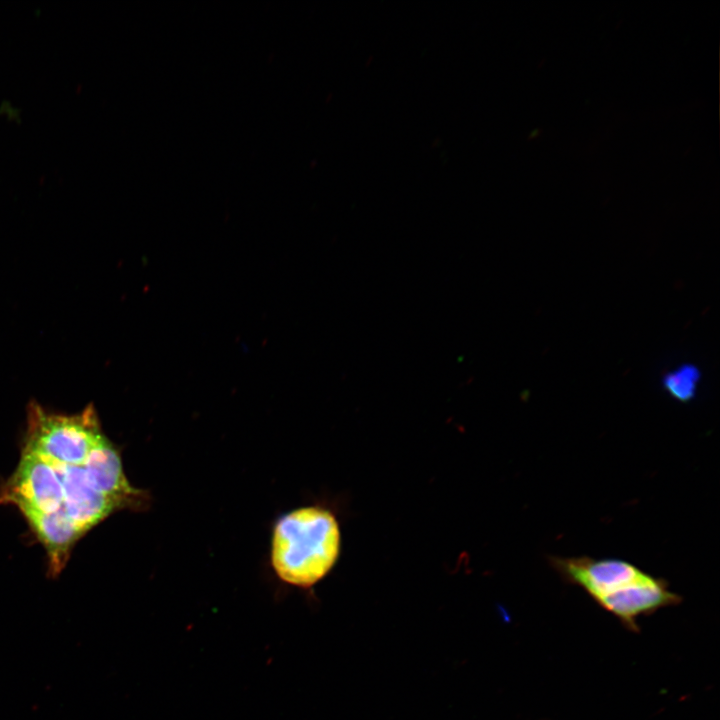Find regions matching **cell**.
<instances>
[{"label":"cell","instance_id":"1","mask_svg":"<svg viewBox=\"0 0 720 720\" xmlns=\"http://www.w3.org/2000/svg\"><path fill=\"white\" fill-rule=\"evenodd\" d=\"M341 548L336 512L322 505L305 506L285 514L275 525L272 565L285 583L310 588L335 567Z\"/></svg>","mask_w":720,"mask_h":720},{"label":"cell","instance_id":"9","mask_svg":"<svg viewBox=\"0 0 720 720\" xmlns=\"http://www.w3.org/2000/svg\"><path fill=\"white\" fill-rule=\"evenodd\" d=\"M699 380L698 368L691 364H684L664 376L663 386L672 398L687 402L694 398Z\"/></svg>","mask_w":720,"mask_h":720},{"label":"cell","instance_id":"5","mask_svg":"<svg viewBox=\"0 0 720 720\" xmlns=\"http://www.w3.org/2000/svg\"><path fill=\"white\" fill-rule=\"evenodd\" d=\"M50 463L62 481V507L84 534L111 513L124 509L116 500L91 487L81 465Z\"/></svg>","mask_w":720,"mask_h":720},{"label":"cell","instance_id":"6","mask_svg":"<svg viewBox=\"0 0 720 720\" xmlns=\"http://www.w3.org/2000/svg\"><path fill=\"white\" fill-rule=\"evenodd\" d=\"M81 466L91 487L116 500L124 509L146 505L148 496L129 484L119 453L106 437L93 448Z\"/></svg>","mask_w":720,"mask_h":720},{"label":"cell","instance_id":"2","mask_svg":"<svg viewBox=\"0 0 720 720\" xmlns=\"http://www.w3.org/2000/svg\"><path fill=\"white\" fill-rule=\"evenodd\" d=\"M104 437L92 406L75 415H60L33 402L28 407L23 450L52 463L80 466Z\"/></svg>","mask_w":720,"mask_h":720},{"label":"cell","instance_id":"3","mask_svg":"<svg viewBox=\"0 0 720 720\" xmlns=\"http://www.w3.org/2000/svg\"><path fill=\"white\" fill-rule=\"evenodd\" d=\"M63 501L62 481L54 466L42 456L23 450L15 472L0 490V503L53 512Z\"/></svg>","mask_w":720,"mask_h":720},{"label":"cell","instance_id":"7","mask_svg":"<svg viewBox=\"0 0 720 720\" xmlns=\"http://www.w3.org/2000/svg\"><path fill=\"white\" fill-rule=\"evenodd\" d=\"M19 510L47 551L50 576H57L64 568L73 545L84 533L63 507L53 512L27 507Z\"/></svg>","mask_w":720,"mask_h":720},{"label":"cell","instance_id":"4","mask_svg":"<svg viewBox=\"0 0 720 720\" xmlns=\"http://www.w3.org/2000/svg\"><path fill=\"white\" fill-rule=\"evenodd\" d=\"M550 562L563 578L582 587L594 600L648 575L632 563L620 559L551 557Z\"/></svg>","mask_w":720,"mask_h":720},{"label":"cell","instance_id":"8","mask_svg":"<svg viewBox=\"0 0 720 720\" xmlns=\"http://www.w3.org/2000/svg\"><path fill=\"white\" fill-rule=\"evenodd\" d=\"M595 601L623 621L632 623L641 614L678 602L679 597L668 590L664 580L648 574L644 579Z\"/></svg>","mask_w":720,"mask_h":720}]
</instances>
